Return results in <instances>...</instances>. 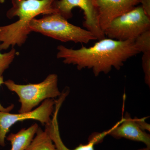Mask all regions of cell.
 <instances>
[{"instance_id":"1","label":"cell","mask_w":150,"mask_h":150,"mask_svg":"<svg viewBox=\"0 0 150 150\" xmlns=\"http://www.w3.org/2000/svg\"><path fill=\"white\" fill-rule=\"evenodd\" d=\"M56 57L66 64L74 65L78 70H92L96 76L108 74L112 69L119 70L128 59L140 54L135 40L120 41L103 38L89 47L79 49L57 47Z\"/></svg>"},{"instance_id":"2","label":"cell","mask_w":150,"mask_h":150,"mask_svg":"<svg viewBox=\"0 0 150 150\" xmlns=\"http://www.w3.org/2000/svg\"><path fill=\"white\" fill-rule=\"evenodd\" d=\"M56 0H11L12 6L6 13L8 18L18 17L17 21L0 25V50L21 46L31 33L30 25L40 15L57 13L54 4Z\"/></svg>"},{"instance_id":"3","label":"cell","mask_w":150,"mask_h":150,"mask_svg":"<svg viewBox=\"0 0 150 150\" xmlns=\"http://www.w3.org/2000/svg\"><path fill=\"white\" fill-rule=\"evenodd\" d=\"M30 29L31 32L38 33L62 42L87 44L91 40H97L90 31L71 24L58 13L33 19Z\"/></svg>"},{"instance_id":"4","label":"cell","mask_w":150,"mask_h":150,"mask_svg":"<svg viewBox=\"0 0 150 150\" xmlns=\"http://www.w3.org/2000/svg\"><path fill=\"white\" fill-rule=\"evenodd\" d=\"M58 81L57 75L51 74L39 83L19 84L8 80L4 81V84L17 95L21 103L18 112H25L33 110L46 99L59 97L62 93L59 91Z\"/></svg>"},{"instance_id":"5","label":"cell","mask_w":150,"mask_h":150,"mask_svg":"<svg viewBox=\"0 0 150 150\" xmlns=\"http://www.w3.org/2000/svg\"><path fill=\"white\" fill-rule=\"evenodd\" d=\"M150 30V17L142 6L116 18L104 30L108 38L120 41L134 40L144 32Z\"/></svg>"},{"instance_id":"6","label":"cell","mask_w":150,"mask_h":150,"mask_svg":"<svg viewBox=\"0 0 150 150\" xmlns=\"http://www.w3.org/2000/svg\"><path fill=\"white\" fill-rule=\"evenodd\" d=\"M54 7L57 13L68 20L73 16L74 8H79L83 11L86 29L90 31L97 40L105 38L98 22L96 0H56Z\"/></svg>"},{"instance_id":"7","label":"cell","mask_w":150,"mask_h":150,"mask_svg":"<svg viewBox=\"0 0 150 150\" xmlns=\"http://www.w3.org/2000/svg\"><path fill=\"white\" fill-rule=\"evenodd\" d=\"M55 105L54 99H48L34 110L28 112L11 113L0 111V146H5L7 134L11 127L17 122L33 120L39 121L43 125L48 124L51 121Z\"/></svg>"},{"instance_id":"8","label":"cell","mask_w":150,"mask_h":150,"mask_svg":"<svg viewBox=\"0 0 150 150\" xmlns=\"http://www.w3.org/2000/svg\"><path fill=\"white\" fill-rule=\"evenodd\" d=\"M67 97L65 94L62 93L58 99L55 100V108L51 121L45 125V130L48 132L54 142L56 150H94L95 145L101 142L105 136L108 135L109 130L93 135L90 138L87 144H80L73 149H70L67 147L62 141L59 131L58 115L60 108Z\"/></svg>"},{"instance_id":"9","label":"cell","mask_w":150,"mask_h":150,"mask_svg":"<svg viewBox=\"0 0 150 150\" xmlns=\"http://www.w3.org/2000/svg\"><path fill=\"white\" fill-rule=\"evenodd\" d=\"M141 1V0H96L100 28L104 32L113 20L131 10Z\"/></svg>"},{"instance_id":"10","label":"cell","mask_w":150,"mask_h":150,"mask_svg":"<svg viewBox=\"0 0 150 150\" xmlns=\"http://www.w3.org/2000/svg\"><path fill=\"white\" fill-rule=\"evenodd\" d=\"M140 119L132 118L128 113L125 117L110 129L109 135L117 139L125 138L142 142L150 149V136L142 129Z\"/></svg>"},{"instance_id":"11","label":"cell","mask_w":150,"mask_h":150,"mask_svg":"<svg viewBox=\"0 0 150 150\" xmlns=\"http://www.w3.org/2000/svg\"><path fill=\"white\" fill-rule=\"evenodd\" d=\"M39 126L36 123L27 129H22L17 133H11L6 137L10 142V150H25L35 137Z\"/></svg>"},{"instance_id":"12","label":"cell","mask_w":150,"mask_h":150,"mask_svg":"<svg viewBox=\"0 0 150 150\" xmlns=\"http://www.w3.org/2000/svg\"><path fill=\"white\" fill-rule=\"evenodd\" d=\"M25 150H56L48 132L39 127L32 142Z\"/></svg>"},{"instance_id":"13","label":"cell","mask_w":150,"mask_h":150,"mask_svg":"<svg viewBox=\"0 0 150 150\" xmlns=\"http://www.w3.org/2000/svg\"><path fill=\"white\" fill-rule=\"evenodd\" d=\"M17 55V53L14 47L6 53L3 54L0 52V76H2L9 67Z\"/></svg>"},{"instance_id":"14","label":"cell","mask_w":150,"mask_h":150,"mask_svg":"<svg viewBox=\"0 0 150 150\" xmlns=\"http://www.w3.org/2000/svg\"><path fill=\"white\" fill-rule=\"evenodd\" d=\"M135 43L140 53L150 52V30L138 36L135 39Z\"/></svg>"},{"instance_id":"15","label":"cell","mask_w":150,"mask_h":150,"mask_svg":"<svg viewBox=\"0 0 150 150\" xmlns=\"http://www.w3.org/2000/svg\"><path fill=\"white\" fill-rule=\"evenodd\" d=\"M142 66L144 74L145 83L150 86V52L143 53Z\"/></svg>"},{"instance_id":"16","label":"cell","mask_w":150,"mask_h":150,"mask_svg":"<svg viewBox=\"0 0 150 150\" xmlns=\"http://www.w3.org/2000/svg\"><path fill=\"white\" fill-rule=\"evenodd\" d=\"M4 78L3 76H0V86L2 84H4ZM14 105L13 104H11L9 106L7 107H5L3 106L1 103H0V111L2 112H10L13 110Z\"/></svg>"},{"instance_id":"17","label":"cell","mask_w":150,"mask_h":150,"mask_svg":"<svg viewBox=\"0 0 150 150\" xmlns=\"http://www.w3.org/2000/svg\"><path fill=\"white\" fill-rule=\"evenodd\" d=\"M140 4L145 12L150 17V0H141Z\"/></svg>"},{"instance_id":"18","label":"cell","mask_w":150,"mask_h":150,"mask_svg":"<svg viewBox=\"0 0 150 150\" xmlns=\"http://www.w3.org/2000/svg\"><path fill=\"white\" fill-rule=\"evenodd\" d=\"M150 149L149 148H144V149H140L139 150H150Z\"/></svg>"}]
</instances>
